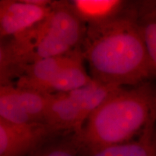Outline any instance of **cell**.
<instances>
[{
    "mask_svg": "<svg viewBox=\"0 0 156 156\" xmlns=\"http://www.w3.org/2000/svg\"><path fill=\"white\" fill-rule=\"evenodd\" d=\"M83 44L84 58L95 80L126 87L156 77L139 24L130 15L87 26Z\"/></svg>",
    "mask_w": 156,
    "mask_h": 156,
    "instance_id": "obj_1",
    "label": "cell"
},
{
    "mask_svg": "<svg viewBox=\"0 0 156 156\" xmlns=\"http://www.w3.org/2000/svg\"><path fill=\"white\" fill-rule=\"evenodd\" d=\"M156 125V84L122 87L87 119L76 142L87 153L131 141Z\"/></svg>",
    "mask_w": 156,
    "mask_h": 156,
    "instance_id": "obj_2",
    "label": "cell"
},
{
    "mask_svg": "<svg viewBox=\"0 0 156 156\" xmlns=\"http://www.w3.org/2000/svg\"><path fill=\"white\" fill-rule=\"evenodd\" d=\"M87 26L72 10L68 1H54L47 16L9 39L13 62L21 73L25 66L43 58L64 55L83 43Z\"/></svg>",
    "mask_w": 156,
    "mask_h": 156,
    "instance_id": "obj_3",
    "label": "cell"
},
{
    "mask_svg": "<svg viewBox=\"0 0 156 156\" xmlns=\"http://www.w3.org/2000/svg\"><path fill=\"white\" fill-rule=\"evenodd\" d=\"M51 5L41 7L26 0H0V38L12 39L25 32L47 16Z\"/></svg>",
    "mask_w": 156,
    "mask_h": 156,
    "instance_id": "obj_4",
    "label": "cell"
},
{
    "mask_svg": "<svg viewBox=\"0 0 156 156\" xmlns=\"http://www.w3.org/2000/svg\"><path fill=\"white\" fill-rule=\"evenodd\" d=\"M48 134L41 124L19 125L0 118V156H25Z\"/></svg>",
    "mask_w": 156,
    "mask_h": 156,
    "instance_id": "obj_5",
    "label": "cell"
},
{
    "mask_svg": "<svg viewBox=\"0 0 156 156\" xmlns=\"http://www.w3.org/2000/svg\"><path fill=\"white\" fill-rule=\"evenodd\" d=\"M42 124L48 133L72 130L78 134L85 124L80 108L68 93L50 94Z\"/></svg>",
    "mask_w": 156,
    "mask_h": 156,
    "instance_id": "obj_6",
    "label": "cell"
},
{
    "mask_svg": "<svg viewBox=\"0 0 156 156\" xmlns=\"http://www.w3.org/2000/svg\"><path fill=\"white\" fill-rule=\"evenodd\" d=\"M72 10L86 26L101 25L131 15L132 2L122 0H73Z\"/></svg>",
    "mask_w": 156,
    "mask_h": 156,
    "instance_id": "obj_7",
    "label": "cell"
},
{
    "mask_svg": "<svg viewBox=\"0 0 156 156\" xmlns=\"http://www.w3.org/2000/svg\"><path fill=\"white\" fill-rule=\"evenodd\" d=\"M78 48L64 55L40 59L21 69L16 86L43 93L44 87L75 57Z\"/></svg>",
    "mask_w": 156,
    "mask_h": 156,
    "instance_id": "obj_8",
    "label": "cell"
},
{
    "mask_svg": "<svg viewBox=\"0 0 156 156\" xmlns=\"http://www.w3.org/2000/svg\"><path fill=\"white\" fill-rule=\"evenodd\" d=\"M83 51L78 49L75 57L44 87L43 93H68L82 87L93 80L84 67Z\"/></svg>",
    "mask_w": 156,
    "mask_h": 156,
    "instance_id": "obj_9",
    "label": "cell"
},
{
    "mask_svg": "<svg viewBox=\"0 0 156 156\" xmlns=\"http://www.w3.org/2000/svg\"><path fill=\"white\" fill-rule=\"evenodd\" d=\"M88 156H156V127H152L131 141L89 152Z\"/></svg>",
    "mask_w": 156,
    "mask_h": 156,
    "instance_id": "obj_10",
    "label": "cell"
},
{
    "mask_svg": "<svg viewBox=\"0 0 156 156\" xmlns=\"http://www.w3.org/2000/svg\"><path fill=\"white\" fill-rule=\"evenodd\" d=\"M120 88L122 87L106 85L93 79L86 85L68 94L77 103L86 123L89 116Z\"/></svg>",
    "mask_w": 156,
    "mask_h": 156,
    "instance_id": "obj_11",
    "label": "cell"
},
{
    "mask_svg": "<svg viewBox=\"0 0 156 156\" xmlns=\"http://www.w3.org/2000/svg\"><path fill=\"white\" fill-rule=\"evenodd\" d=\"M136 21L150 59L156 71V1H139Z\"/></svg>",
    "mask_w": 156,
    "mask_h": 156,
    "instance_id": "obj_12",
    "label": "cell"
},
{
    "mask_svg": "<svg viewBox=\"0 0 156 156\" xmlns=\"http://www.w3.org/2000/svg\"><path fill=\"white\" fill-rule=\"evenodd\" d=\"M12 92L23 112L34 123L42 124L50 94L21 88L16 85L12 86Z\"/></svg>",
    "mask_w": 156,
    "mask_h": 156,
    "instance_id": "obj_13",
    "label": "cell"
},
{
    "mask_svg": "<svg viewBox=\"0 0 156 156\" xmlns=\"http://www.w3.org/2000/svg\"><path fill=\"white\" fill-rule=\"evenodd\" d=\"M13 85L0 86V118L19 125L34 124L17 103L12 92Z\"/></svg>",
    "mask_w": 156,
    "mask_h": 156,
    "instance_id": "obj_14",
    "label": "cell"
},
{
    "mask_svg": "<svg viewBox=\"0 0 156 156\" xmlns=\"http://www.w3.org/2000/svg\"><path fill=\"white\" fill-rule=\"evenodd\" d=\"M20 74V72L13 62L8 43L0 38V86L12 85V79Z\"/></svg>",
    "mask_w": 156,
    "mask_h": 156,
    "instance_id": "obj_15",
    "label": "cell"
},
{
    "mask_svg": "<svg viewBox=\"0 0 156 156\" xmlns=\"http://www.w3.org/2000/svg\"><path fill=\"white\" fill-rule=\"evenodd\" d=\"M38 156H78L75 147L69 145H57L47 148Z\"/></svg>",
    "mask_w": 156,
    "mask_h": 156,
    "instance_id": "obj_16",
    "label": "cell"
}]
</instances>
